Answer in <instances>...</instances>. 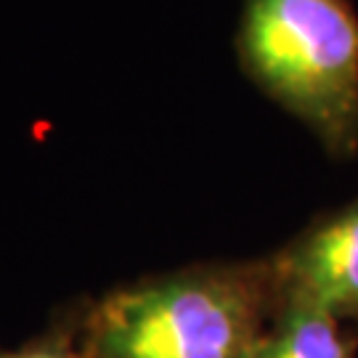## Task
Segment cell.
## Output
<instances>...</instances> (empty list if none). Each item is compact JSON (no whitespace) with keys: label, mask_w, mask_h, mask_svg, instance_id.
Here are the masks:
<instances>
[{"label":"cell","mask_w":358,"mask_h":358,"mask_svg":"<svg viewBox=\"0 0 358 358\" xmlns=\"http://www.w3.org/2000/svg\"><path fill=\"white\" fill-rule=\"evenodd\" d=\"M255 358H350L337 319L306 297L282 292V308Z\"/></svg>","instance_id":"obj_4"},{"label":"cell","mask_w":358,"mask_h":358,"mask_svg":"<svg viewBox=\"0 0 358 358\" xmlns=\"http://www.w3.org/2000/svg\"><path fill=\"white\" fill-rule=\"evenodd\" d=\"M0 358H85L80 356L72 345H66L64 340H40L32 345H24L19 350H6L0 353Z\"/></svg>","instance_id":"obj_5"},{"label":"cell","mask_w":358,"mask_h":358,"mask_svg":"<svg viewBox=\"0 0 358 358\" xmlns=\"http://www.w3.org/2000/svg\"><path fill=\"white\" fill-rule=\"evenodd\" d=\"M271 273L279 292L306 297L334 319L358 313V199L303 231Z\"/></svg>","instance_id":"obj_3"},{"label":"cell","mask_w":358,"mask_h":358,"mask_svg":"<svg viewBox=\"0 0 358 358\" xmlns=\"http://www.w3.org/2000/svg\"><path fill=\"white\" fill-rule=\"evenodd\" d=\"M271 266L170 273L106 297L88 324V358H255L266 337Z\"/></svg>","instance_id":"obj_2"},{"label":"cell","mask_w":358,"mask_h":358,"mask_svg":"<svg viewBox=\"0 0 358 358\" xmlns=\"http://www.w3.org/2000/svg\"><path fill=\"white\" fill-rule=\"evenodd\" d=\"M242 72L337 157L358 149V13L350 0H242Z\"/></svg>","instance_id":"obj_1"}]
</instances>
